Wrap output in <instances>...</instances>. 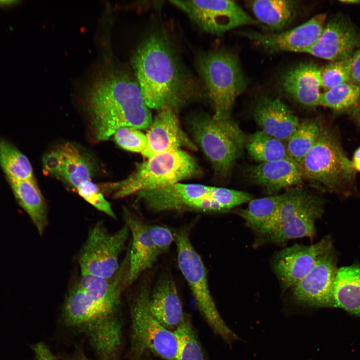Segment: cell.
<instances>
[{
    "instance_id": "cell-1",
    "label": "cell",
    "mask_w": 360,
    "mask_h": 360,
    "mask_svg": "<svg viewBox=\"0 0 360 360\" xmlns=\"http://www.w3.org/2000/svg\"><path fill=\"white\" fill-rule=\"evenodd\" d=\"M128 260L110 278L80 275L62 311L68 328L84 334L101 360H117L122 344L121 296L128 286Z\"/></svg>"
},
{
    "instance_id": "cell-2",
    "label": "cell",
    "mask_w": 360,
    "mask_h": 360,
    "mask_svg": "<svg viewBox=\"0 0 360 360\" xmlns=\"http://www.w3.org/2000/svg\"><path fill=\"white\" fill-rule=\"evenodd\" d=\"M136 80L150 108H179L196 96L198 88L172 45L164 36L152 34L136 49L132 58Z\"/></svg>"
},
{
    "instance_id": "cell-3",
    "label": "cell",
    "mask_w": 360,
    "mask_h": 360,
    "mask_svg": "<svg viewBox=\"0 0 360 360\" xmlns=\"http://www.w3.org/2000/svg\"><path fill=\"white\" fill-rule=\"evenodd\" d=\"M84 101L93 134L100 140H108L122 127L148 128L152 121L136 80L124 72L110 70L96 78Z\"/></svg>"
},
{
    "instance_id": "cell-4",
    "label": "cell",
    "mask_w": 360,
    "mask_h": 360,
    "mask_svg": "<svg viewBox=\"0 0 360 360\" xmlns=\"http://www.w3.org/2000/svg\"><path fill=\"white\" fill-rule=\"evenodd\" d=\"M196 68L214 110L215 118L231 117L237 96L246 88V81L236 56L218 50L204 52Z\"/></svg>"
},
{
    "instance_id": "cell-5",
    "label": "cell",
    "mask_w": 360,
    "mask_h": 360,
    "mask_svg": "<svg viewBox=\"0 0 360 360\" xmlns=\"http://www.w3.org/2000/svg\"><path fill=\"white\" fill-rule=\"evenodd\" d=\"M198 165L189 154L182 149L154 154L136 164V170L126 179L110 188L116 190L114 198L138 192L166 186L196 176Z\"/></svg>"
},
{
    "instance_id": "cell-6",
    "label": "cell",
    "mask_w": 360,
    "mask_h": 360,
    "mask_svg": "<svg viewBox=\"0 0 360 360\" xmlns=\"http://www.w3.org/2000/svg\"><path fill=\"white\" fill-rule=\"evenodd\" d=\"M191 124L196 142L212 164L215 173L227 177L245 148L244 132L231 117L215 118L200 115Z\"/></svg>"
},
{
    "instance_id": "cell-7",
    "label": "cell",
    "mask_w": 360,
    "mask_h": 360,
    "mask_svg": "<svg viewBox=\"0 0 360 360\" xmlns=\"http://www.w3.org/2000/svg\"><path fill=\"white\" fill-rule=\"evenodd\" d=\"M178 265L187 281L197 308L212 332L228 345L238 339L220 315L209 289L203 261L193 247L188 228L174 232Z\"/></svg>"
},
{
    "instance_id": "cell-8",
    "label": "cell",
    "mask_w": 360,
    "mask_h": 360,
    "mask_svg": "<svg viewBox=\"0 0 360 360\" xmlns=\"http://www.w3.org/2000/svg\"><path fill=\"white\" fill-rule=\"evenodd\" d=\"M304 179L332 191L344 190L354 181L356 170L336 136L322 126L315 143L299 164Z\"/></svg>"
},
{
    "instance_id": "cell-9",
    "label": "cell",
    "mask_w": 360,
    "mask_h": 360,
    "mask_svg": "<svg viewBox=\"0 0 360 360\" xmlns=\"http://www.w3.org/2000/svg\"><path fill=\"white\" fill-rule=\"evenodd\" d=\"M150 290L144 284L134 298L130 308L131 318L130 360H142L150 353L164 360H175L178 341L174 332L164 328L151 313Z\"/></svg>"
},
{
    "instance_id": "cell-10",
    "label": "cell",
    "mask_w": 360,
    "mask_h": 360,
    "mask_svg": "<svg viewBox=\"0 0 360 360\" xmlns=\"http://www.w3.org/2000/svg\"><path fill=\"white\" fill-rule=\"evenodd\" d=\"M324 200L318 196L299 186L284 192L274 220L264 237L276 244L316 234L315 222L322 215Z\"/></svg>"
},
{
    "instance_id": "cell-11",
    "label": "cell",
    "mask_w": 360,
    "mask_h": 360,
    "mask_svg": "<svg viewBox=\"0 0 360 360\" xmlns=\"http://www.w3.org/2000/svg\"><path fill=\"white\" fill-rule=\"evenodd\" d=\"M130 230L126 224L110 234L102 222L90 230L78 258L80 275L104 278L113 276L118 270V256L124 248Z\"/></svg>"
},
{
    "instance_id": "cell-12",
    "label": "cell",
    "mask_w": 360,
    "mask_h": 360,
    "mask_svg": "<svg viewBox=\"0 0 360 360\" xmlns=\"http://www.w3.org/2000/svg\"><path fill=\"white\" fill-rule=\"evenodd\" d=\"M203 30L216 34L246 25L259 22L249 16L235 2L226 0H170Z\"/></svg>"
},
{
    "instance_id": "cell-13",
    "label": "cell",
    "mask_w": 360,
    "mask_h": 360,
    "mask_svg": "<svg viewBox=\"0 0 360 360\" xmlns=\"http://www.w3.org/2000/svg\"><path fill=\"white\" fill-rule=\"evenodd\" d=\"M338 255L332 248L322 254L313 268L292 288L297 302L314 308H334V285L338 268Z\"/></svg>"
},
{
    "instance_id": "cell-14",
    "label": "cell",
    "mask_w": 360,
    "mask_h": 360,
    "mask_svg": "<svg viewBox=\"0 0 360 360\" xmlns=\"http://www.w3.org/2000/svg\"><path fill=\"white\" fill-rule=\"evenodd\" d=\"M326 14H318L296 27L280 32H243L242 35L270 52H306L318 40L326 23Z\"/></svg>"
},
{
    "instance_id": "cell-15",
    "label": "cell",
    "mask_w": 360,
    "mask_h": 360,
    "mask_svg": "<svg viewBox=\"0 0 360 360\" xmlns=\"http://www.w3.org/2000/svg\"><path fill=\"white\" fill-rule=\"evenodd\" d=\"M332 248V237L328 236L314 244H295L279 252L274 258V268L283 288H292Z\"/></svg>"
},
{
    "instance_id": "cell-16",
    "label": "cell",
    "mask_w": 360,
    "mask_h": 360,
    "mask_svg": "<svg viewBox=\"0 0 360 360\" xmlns=\"http://www.w3.org/2000/svg\"><path fill=\"white\" fill-rule=\"evenodd\" d=\"M360 46V32L344 18L326 23L318 40L305 53L332 62L350 58Z\"/></svg>"
},
{
    "instance_id": "cell-17",
    "label": "cell",
    "mask_w": 360,
    "mask_h": 360,
    "mask_svg": "<svg viewBox=\"0 0 360 360\" xmlns=\"http://www.w3.org/2000/svg\"><path fill=\"white\" fill-rule=\"evenodd\" d=\"M176 113L170 108L159 111L146 134L148 146L142 153L144 157L148 158L159 153L183 148L196 150V146L182 128Z\"/></svg>"
},
{
    "instance_id": "cell-18",
    "label": "cell",
    "mask_w": 360,
    "mask_h": 360,
    "mask_svg": "<svg viewBox=\"0 0 360 360\" xmlns=\"http://www.w3.org/2000/svg\"><path fill=\"white\" fill-rule=\"evenodd\" d=\"M245 173L249 180L270 195L298 186L304 180L300 165L290 157L249 166Z\"/></svg>"
},
{
    "instance_id": "cell-19",
    "label": "cell",
    "mask_w": 360,
    "mask_h": 360,
    "mask_svg": "<svg viewBox=\"0 0 360 360\" xmlns=\"http://www.w3.org/2000/svg\"><path fill=\"white\" fill-rule=\"evenodd\" d=\"M210 188L200 184L177 182L136 194L150 210L159 212L187 209L191 201L208 195Z\"/></svg>"
},
{
    "instance_id": "cell-20",
    "label": "cell",
    "mask_w": 360,
    "mask_h": 360,
    "mask_svg": "<svg viewBox=\"0 0 360 360\" xmlns=\"http://www.w3.org/2000/svg\"><path fill=\"white\" fill-rule=\"evenodd\" d=\"M253 116L261 130L283 142L288 140L300 122L280 99L267 96L256 102Z\"/></svg>"
},
{
    "instance_id": "cell-21",
    "label": "cell",
    "mask_w": 360,
    "mask_h": 360,
    "mask_svg": "<svg viewBox=\"0 0 360 360\" xmlns=\"http://www.w3.org/2000/svg\"><path fill=\"white\" fill-rule=\"evenodd\" d=\"M124 219L132 234L128 254V285L132 284L146 270L151 268L160 255L149 234L148 224L136 215L126 210Z\"/></svg>"
},
{
    "instance_id": "cell-22",
    "label": "cell",
    "mask_w": 360,
    "mask_h": 360,
    "mask_svg": "<svg viewBox=\"0 0 360 360\" xmlns=\"http://www.w3.org/2000/svg\"><path fill=\"white\" fill-rule=\"evenodd\" d=\"M320 68L312 62H304L289 69L282 78L284 91L303 106H319L322 94Z\"/></svg>"
},
{
    "instance_id": "cell-23",
    "label": "cell",
    "mask_w": 360,
    "mask_h": 360,
    "mask_svg": "<svg viewBox=\"0 0 360 360\" xmlns=\"http://www.w3.org/2000/svg\"><path fill=\"white\" fill-rule=\"evenodd\" d=\"M150 310L166 329L174 332L180 324L184 313L175 282L170 276H163L150 292Z\"/></svg>"
},
{
    "instance_id": "cell-24",
    "label": "cell",
    "mask_w": 360,
    "mask_h": 360,
    "mask_svg": "<svg viewBox=\"0 0 360 360\" xmlns=\"http://www.w3.org/2000/svg\"><path fill=\"white\" fill-rule=\"evenodd\" d=\"M18 204L26 212L42 236L48 224V209L34 178L8 180Z\"/></svg>"
},
{
    "instance_id": "cell-25",
    "label": "cell",
    "mask_w": 360,
    "mask_h": 360,
    "mask_svg": "<svg viewBox=\"0 0 360 360\" xmlns=\"http://www.w3.org/2000/svg\"><path fill=\"white\" fill-rule=\"evenodd\" d=\"M333 294L334 308L360 316V264L338 268Z\"/></svg>"
},
{
    "instance_id": "cell-26",
    "label": "cell",
    "mask_w": 360,
    "mask_h": 360,
    "mask_svg": "<svg viewBox=\"0 0 360 360\" xmlns=\"http://www.w3.org/2000/svg\"><path fill=\"white\" fill-rule=\"evenodd\" d=\"M284 192L266 197L252 199L247 207L236 213L245 221L246 226L260 236L264 237L270 228Z\"/></svg>"
},
{
    "instance_id": "cell-27",
    "label": "cell",
    "mask_w": 360,
    "mask_h": 360,
    "mask_svg": "<svg viewBox=\"0 0 360 360\" xmlns=\"http://www.w3.org/2000/svg\"><path fill=\"white\" fill-rule=\"evenodd\" d=\"M258 20L272 30H280L296 16L298 2L290 0H257L248 2Z\"/></svg>"
},
{
    "instance_id": "cell-28",
    "label": "cell",
    "mask_w": 360,
    "mask_h": 360,
    "mask_svg": "<svg viewBox=\"0 0 360 360\" xmlns=\"http://www.w3.org/2000/svg\"><path fill=\"white\" fill-rule=\"evenodd\" d=\"M319 106L352 114L360 122V86L348 82L326 90L321 94Z\"/></svg>"
},
{
    "instance_id": "cell-29",
    "label": "cell",
    "mask_w": 360,
    "mask_h": 360,
    "mask_svg": "<svg viewBox=\"0 0 360 360\" xmlns=\"http://www.w3.org/2000/svg\"><path fill=\"white\" fill-rule=\"evenodd\" d=\"M245 148L249 156L260 163L288 157L284 142L261 130L246 136Z\"/></svg>"
},
{
    "instance_id": "cell-30",
    "label": "cell",
    "mask_w": 360,
    "mask_h": 360,
    "mask_svg": "<svg viewBox=\"0 0 360 360\" xmlns=\"http://www.w3.org/2000/svg\"><path fill=\"white\" fill-rule=\"evenodd\" d=\"M62 157L60 178L76 189L90 179L92 166L74 144H66L59 148Z\"/></svg>"
},
{
    "instance_id": "cell-31",
    "label": "cell",
    "mask_w": 360,
    "mask_h": 360,
    "mask_svg": "<svg viewBox=\"0 0 360 360\" xmlns=\"http://www.w3.org/2000/svg\"><path fill=\"white\" fill-rule=\"evenodd\" d=\"M0 166L7 180L21 181L34 178L28 158L8 140L0 138Z\"/></svg>"
},
{
    "instance_id": "cell-32",
    "label": "cell",
    "mask_w": 360,
    "mask_h": 360,
    "mask_svg": "<svg viewBox=\"0 0 360 360\" xmlns=\"http://www.w3.org/2000/svg\"><path fill=\"white\" fill-rule=\"evenodd\" d=\"M321 127L322 125L316 120L300 121L298 128L286 141L288 157L299 164L315 143Z\"/></svg>"
},
{
    "instance_id": "cell-33",
    "label": "cell",
    "mask_w": 360,
    "mask_h": 360,
    "mask_svg": "<svg viewBox=\"0 0 360 360\" xmlns=\"http://www.w3.org/2000/svg\"><path fill=\"white\" fill-rule=\"evenodd\" d=\"M174 332L178 341L175 360H206L203 348L188 314H184L180 324Z\"/></svg>"
},
{
    "instance_id": "cell-34",
    "label": "cell",
    "mask_w": 360,
    "mask_h": 360,
    "mask_svg": "<svg viewBox=\"0 0 360 360\" xmlns=\"http://www.w3.org/2000/svg\"><path fill=\"white\" fill-rule=\"evenodd\" d=\"M351 58L332 62L320 68L322 88L326 90L350 82Z\"/></svg>"
},
{
    "instance_id": "cell-35",
    "label": "cell",
    "mask_w": 360,
    "mask_h": 360,
    "mask_svg": "<svg viewBox=\"0 0 360 360\" xmlns=\"http://www.w3.org/2000/svg\"><path fill=\"white\" fill-rule=\"evenodd\" d=\"M114 136L116 144L126 150L142 154L147 148L146 136L140 130L122 127L117 130Z\"/></svg>"
},
{
    "instance_id": "cell-36",
    "label": "cell",
    "mask_w": 360,
    "mask_h": 360,
    "mask_svg": "<svg viewBox=\"0 0 360 360\" xmlns=\"http://www.w3.org/2000/svg\"><path fill=\"white\" fill-rule=\"evenodd\" d=\"M210 196L224 210H230L248 202L252 196L248 192L224 188L211 186Z\"/></svg>"
},
{
    "instance_id": "cell-37",
    "label": "cell",
    "mask_w": 360,
    "mask_h": 360,
    "mask_svg": "<svg viewBox=\"0 0 360 360\" xmlns=\"http://www.w3.org/2000/svg\"><path fill=\"white\" fill-rule=\"evenodd\" d=\"M76 190L80 196L96 209L112 218H116L110 202L104 198L98 187L90 180L82 183Z\"/></svg>"
},
{
    "instance_id": "cell-38",
    "label": "cell",
    "mask_w": 360,
    "mask_h": 360,
    "mask_svg": "<svg viewBox=\"0 0 360 360\" xmlns=\"http://www.w3.org/2000/svg\"><path fill=\"white\" fill-rule=\"evenodd\" d=\"M152 240L160 255L166 252L174 241V233L168 228L159 225L148 224Z\"/></svg>"
},
{
    "instance_id": "cell-39",
    "label": "cell",
    "mask_w": 360,
    "mask_h": 360,
    "mask_svg": "<svg viewBox=\"0 0 360 360\" xmlns=\"http://www.w3.org/2000/svg\"><path fill=\"white\" fill-rule=\"evenodd\" d=\"M42 162L44 174L60 178L62 157L59 148L46 154L42 158Z\"/></svg>"
},
{
    "instance_id": "cell-40",
    "label": "cell",
    "mask_w": 360,
    "mask_h": 360,
    "mask_svg": "<svg viewBox=\"0 0 360 360\" xmlns=\"http://www.w3.org/2000/svg\"><path fill=\"white\" fill-rule=\"evenodd\" d=\"M350 82L360 86V48L351 57Z\"/></svg>"
},
{
    "instance_id": "cell-41",
    "label": "cell",
    "mask_w": 360,
    "mask_h": 360,
    "mask_svg": "<svg viewBox=\"0 0 360 360\" xmlns=\"http://www.w3.org/2000/svg\"><path fill=\"white\" fill-rule=\"evenodd\" d=\"M35 354L34 360H58L48 347L43 342H39L32 346Z\"/></svg>"
},
{
    "instance_id": "cell-42",
    "label": "cell",
    "mask_w": 360,
    "mask_h": 360,
    "mask_svg": "<svg viewBox=\"0 0 360 360\" xmlns=\"http://www.w3.org/2000/svg\"><path fill=\"white\" fill-rule=\"evenodd\" d=\"M352 162L354 170L360 172V147L354 152Z\"/></svg>"
},
{
    "instance_id": "cell-43",
    "label": "cell",
    "mask_w": 360,
    "mask_h": 360,
    "mask_svg": "<svg viewBox=\"0 0 360 360\" xmlns=\"http://www.w3.org/2000/svg\"><path fill=\"white\" fill-rule=\"evenodd\" d=\"M66 360H90L84 354L83 352L78 350L72 356H68Z\"/></svg>"
},
{
    "instance_id": "cell-44",
    "label": "cell",
    "mask_w": 360,
    "mask_h": 360,
    "mask_svg": "<svg viewBox=\"0 0 360 360\" xmlns=\"http://www.w3.org/2000/svg\"><path fill=\"white\" fill-rule=\"evenodd\" d=\"M16 1H0V6H6L12 5V4H16Z\"/></svg>"
},
{
    "instance_id": "cell-45",
    "label": "cell",
    "mask_w": 360,
    "mask_h": 360,
    "mask_svg": "<svg viewBox=\"0 0 360 360\" xmlns=\"http://www.w3.org/2000/svg\"><path fill=\"white\" fill-rule=\"evenodd\" d=\"M151 354H150V353H148H148H146V354L144 355V357L143 358L142 360H154L152 358V356H151Z\"/></svg>"
}]
</instances>
